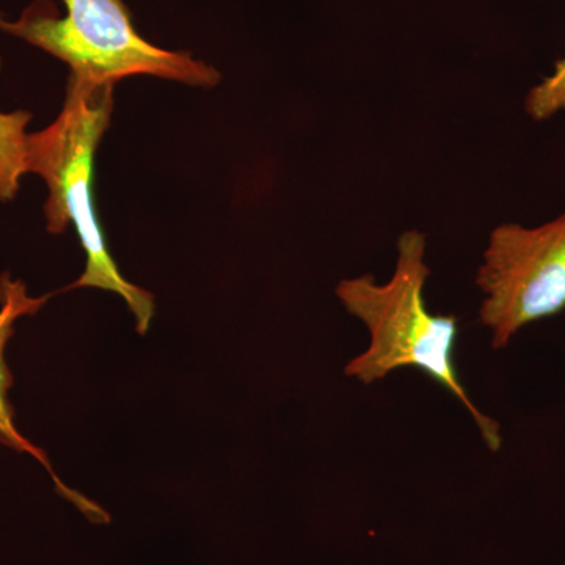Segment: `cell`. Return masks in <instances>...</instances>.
Returning a JSON list of instances; mask_svg holds the SVG:
<instances>
[{
    "label": "cell",
    "mask_w": 565,
    "mask_h": 565,
    "mask_svg": "<svg viewBox=\"0 0 565 565\" xmlns=\"http://www.w3.org/2000/svg\"><path fill=\"white\" fill-rule=\"evenodd\" d=\"M426 248L423 233L405 232L397 239L392 280L377 282L367 274L345 278L337 286L338 299L349 315L364 323L371 340L366 351L345 364L344 373L360 384L373 385L397 370L422 371L467 408L487 448L498 452L503 445L500 424L476 407L456 370L459 319L427 310L424 286L430 269Z\"/></svg>",
    "instance_id": "cell-1"
},
{
    "label": "cell",
    "mask_w": 565,
    "mask_h": 565,
    "mask_svg": "<svg viewBox=\"0 0 565 565\" xmlns=\"http://www.w3.org/2000/svg\"><path fill=\"white\" fill-rule=\"evenodd\" d=\"M114 110V85H87L68 79L65 104L43 131L24 134L21 172L46 182L47 232L58 234L73 223L85 255L84 274L71 288H98L118 294L136 318L137 332L150 330L154 297L126 280L111 258L93 203V166Z\"/></svg>",
    "instance_id": "cell-2"
},
{
    "label": "cell",
    "mask_w": 565,
    "mask_h": 565,
    "mask_svg": "<svg viewBox=\"0 0 565 565\" xmlns=\"http://www.w3.org/2000/svg\"><path fill=\"white\" fill-rule=\"evenodd\" d=\"M65 17L50 0H36L18 20L0 13L10 33L70 66V79L115 85L131 76H154L193 87H214L221 74L189 52L167 51L143 39L125 0H63Z\"/></svg>",
    "instance_id": "cell-3"
},
{
    "label": "cell",
    "mask_w": 565,
    "mask_h": 565,
    "mask_svg": "<svg viewBox=\"0 0 565 565\" xmlns=\"http://www.w3.org/2000/svg\"><path fill=\"white\" fill-rule=\"evenodd\" d=\"M479 319L494 351L530 323L565 310V212L544 225L503 223L490 233L476 274Z\"/></svg>",
    "instance_id": "cell-4"
},
{
    "label": "cell",
    "mask_w": 565,
    "mask_h": 565,
    "mask_svg": "<svg viewBox=\"0 0 565 565\" xmlns=\"http://www.w3.org/2000/svg\"><path fill=\"white\" fill-rule=\"evenodd\" d=\"M50 296L31 297L28 294L24 282L21 280H11L9 275H0V444L9 446L17 452H25L32 456L33 459L39 460L52 476L55 489L68 498L71 503L77 505L85 514L95 516L98 514L99 508L90 503L87 498L82 497L81 493L74 492L70 487L63 484L62 479L52 471L50 460H47L46 452L43 449L36 448L18 430L14 424V412L9 401V392L13 385V375L9 370V364L6 362V348L10 338L14 333V323L22 316H32L46 303Z\"/></svg>",
    "instance_id": "cell-5"
},
{
    "label": "cell",
    "mask_w": 565,
    "mask_h": 565,
    "mask_svg": "<svg viewBox=\"0 0 565 565\" xmlns=\"http://www.w3.org/2000/svg\"><path fill=\"white\" fill-rule=\"evenodd\" d=\"M525 110L535 121L548 120L565 110V58L541 84L531 88L525 99Z\"/></svg>",
    "instance_id": "cell-6"
}]
</instances>
